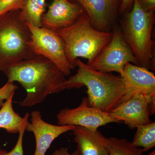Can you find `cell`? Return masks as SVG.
Masks as SVG:
<instances>
[{
    "label": "cell",
    "instance_id": "cell-8",
    "mask_svg": "<svg viewBox=\"0 0 155 155\" xmlns=\"http://www.w3.org/2000/svg\"><path fill=\"white\" fill-rule=\"evenodd\" d=\"M155 112V97L138 94L120 103L108 114L118 123L125 122L133 129L151 122L150 116Z\"/></svg>",
    "mask_w": 155,
    "mask_h": 155
},
{
    "label": "cell",
    "instance_id": "cell-13",
    "mask_svg": "<svg viewBox=\"0 0 155 155\" xmlns=\"http://www.w3.org/2000/svg\"><path fill=\"white\" fill-rule=\"evenodd\" d=\"M76 2L88 15L92 27L97 30L109 31L115 21L119 0H69Z\"/></svg>",
    "mask_w": 155,
    "mask_h": 155
},
{
    "label": "cell",
    "instance_id": "cell-1",
    "mask_svg": "<svg viewBox=\"0 0 155 155\" xmlns=\"http://www.w3.org/2000/svg\"><path fill=\"white\" fill-rule=\"evenodd\" d=\"M4 73L8 81H17L26 91V97L19 103L22 107L41 104L50 94L66 89V75L43 56L20 62L9 67Z\"/></svg>",
    "mask_w": 155,
    "mask_h": 155
},
{
    "label": "cell",
    "instance_id": "cell-26",
    "mask_svg": "<svg viewBox=\"0 0 155 155\" xmlns=\"http://www.w3.org/2000/svg\"><path fill=\"white\" fill-rule=\"evenodd\" d=\"M148 155H155V151L154 150L152 152L150 153Z\"/></svg>",
    "mask_w": 155,
    "mask_h": 155
},
{
    "label": "cell",
    "instance_id": "cell-6",
    "mask_svg": "<svg viewBox=\"0 0 155 155\" xmlns=\"http://www.w3.org/2000/svg\"><path fill=\"white\" fill-rule=\"evenodd\" d=\"M127 63L139 66L137 60L125 41L122 32L115 29L110 41L92 62L87 65L97 71L116 72L121 76L124 67Z\"/></svg>",
    "mask_w": 155,
    "mask_h": 155
},
{
    "label": "cell",
    "instance_id": "cell-9",
    "mask_svg": "<svg viewBox=\"0 0 155 155\" xmlns=\"http://www.w3.org/2000/svg\"><path fill=\"white\" fill-rule=\"evenodd\" d=\"M58 125L80 126L91 129L113 122L118 123L108 113L89 106L87 97L82 98L77 107L62 109L57 115Z\"/></svg>",
    "mask_w": 155,
    "mask_h": 155
},
{
    "label": "cell",
    "instance_id": "cell-7",
    "mask_svg": "<svg viewBox=\"0 0 155 155\" xmlns=\"http://www.w3.org/2000/svg\"><path fill=\"white\" fill-rule=\"evenodd\" d=\"M26 23L31 33V45L34 52L52 62L66 76L70 75L74 68L66 57L65 45L61 37L56 31Z\"/></svg>",
    "mask_w": 155,
    "mask_h": 155
},
{
    "label": "cell",
    "instance_id": "cell-18",
    "mask_svg": "<svg viewBox=\"0 0 155 155\" xmlns=\"http://www.w3.org/2000/svg\"><path fill=\"white\" fill-rule=\"evenodd\" d=\"M21 13L26 22L35 27H41L42 15L46 12L38 0H24Z\"/></svg>",
    "mask_w": 155,
    "mask_h": 155
},
{
    "label": "cell",
    "instance_id": "cell-16",
    "mask_svg": "<svg viewBox=\"0 0 155 155\" xmlns=\"http://www.w3.org/2000/svg\"><path fill=\"white\" fill-rule=\"evenodd\" d=\"M132 144L142 147L143 152L148 151L155 146V122H150L137 127Z\"/></svg>",
    "mask_w": 155,
    "mask_h": 155
},
{
    "label": "cell",
    "instance_id": "cell-25",
    "mask_svg": "<svg viewBox=\"0 0 155 155\" xmlns=\"http://www.w3.org/2000/svg\"><path fill=\"white\" fill-rule=\"evenodd\" d=\"M6 152V150H3L2 149V148L0 147V155H2L4 153H5Z\"/></svg>",
    "mask_w": 155,
    "mask_h": 155
},
{
    "label": "cell",
    "instance_id": "cell-10",
    "mask_svg": "<svg viewBox=\"0 0 155 155\" xmlns=\"http://www.w3.org/2000/svg\"><path fill=\"white\" fill-rule=\"evenodd\" d=\"M85 12L83 8L76 2L53 0L48 11L42 15L41 26L56 31L72 25Z\"/></svg>",
    "mask_w": 155,
    "mask_h": 155
},
{
    "label": "cell",
    "instance_id": "cell-11",
    "mask_svg": "<svg viewBox=\"0 0 155 155\" xmlns=\"http://www.w3.org/2000/svg\"><path fill=\"white\" fill-rule=\"evenodd\" d=\"M31 122L26 123L25 130L33 133L35 140V151L32 155H45L53 141L58 137L72 131L75 125H54L45 122L38 110L31 111Z\"/></svg>",
    "mask_w": 155,
    "mask_h": 155
},
{
    "label": "cell",
    "instance_id": "cell-22",
    "mask_svg": "<svg viewBox=\"0 0 155 155\" xmlns=\"http://www.w3.org/2000/svg\"><path fill=\"white\" fill-rule=\"evenodd\" d=\"M141 6L147 10H155V0H138Z\"/></svg>",
    "mask_w": 155,
    "mask_h": 155
},
{
    "label": "cell",
    "instance_id": "cell-19",
    "mask_svg": "<svg viewBox=\"0 0 155 155\" xmlns=\"http://www.w3.org/2000/svg\"><path fill=\"white\" fill-rule=\"evenodd\" d=\"M24 0H0V15L9 11L21 10Z\"/></svg>",
    "mask_w": 155,
    "mask_h": 155
},
{
    "label": "cell",
    "instance_id": "cell-4",
    "mask_svg": "<svg viewBox=\"0 0 155 155\" xmlns=\"http://www.w3.org/2000/svg\"><path fill=\"white\" fill-rule=\"evenodd\" d=\"M56 32L63 39L66 57L74 69L78 58L87 59V64L92 62L113 36V32L94 28L86 12L72 25Z\"/></svg>",
    "mask_w": 155,
    "mask_h": 155
},
{
    "label": "cell",
    "instance_id": "cell-2",
    "mask_svg": "<svg viewBox=\"0 0 155 155\" xmlns=\"http://www.w3.org/2000/svg\"><path fill=\"white\" fill-rule=\"evenodd\" d=\"M75 64L77 72L67 79L66 89L86 87L89 106L108 114L122 102L126 90L121 75L97 71L78 59Z\"/></svg>",
    "mask_w": 155,
    "mask_h": 155
},
{
    "label": "cell",
    "instance_id": "cell-20",
    "mask_svg": "<svg viewBox=\"0 0 155 155\" xmlns=\"http://www.w3.org/2000/svg\"><path fill=\"white\" fill-rule=\"evenodd\" d=\"M28 118L25 120L19 132V137L15 147L9 152L6 151L2 155H24L23 150V136L25 131L26 123L28 121Z\"/></svg>",
    "mask_w": 155,
    "mask_h": 155
},
{
    "label": "cell",
    "instance_id": "cell-21",
    "mask_svg": "<svg viewBox=\"0 0 155 155\" xmlns=\"http://www.w3.org/2000/svg\"><path fill=\"white\" fill-rule=\"evenodd\" d=\"M18 87L14 82L7 81V83L0 88V109L4 105L6 100L14 95Z\"/></svg>",
    "mask_w": 155,
    "mask_h": 155
},
{
    "label": "cell",
    "instance_id": "cell-12",
    "mask_svg": "<svg viewBox=\"0 0 155 155\" xmlns=\"http://www.w3.org/2000/svg\"><path fill=\"white\" fill-rule=\"evenodd\" d=\"M121 76L126 90L122 102L138 94L155 97V76L148 69L127 63Z\"/></svg>",
    "mask_w": 155,
    "mask_h": 155
},
{
    "label": "cell",
    "instance_id": "cell-17",
    "mask_svg": "<svg viewBox=\"0 0 155 155\" xmlns=\"http://www.w3.org/2000/svg\"><path fill=\"white\" fill-rule=\"evenodd\" d=\"M108 155H143L142 148L134 146L125 138H109Z\"/></svg>",
    "mask_w": 155,
    "mask_h": 155
},
{
    "label": "cell",
    "instance_id": "cell-3",
    "mask_svg": "<svg viewBox=\"0 0 155 155\" xmlns=\"http://www.w3.org/2000/svg\"><path fill=\"white\" fill-rule=\"evenodd\" d=\"M31 43V33L21 10L0 15L1 71L38 57Z\"/></svg>",
    "mask_w": 155,
    "mask_h": 155
},
{
    "label": "cell",
    "instance_id": "cell-5",
    "mask_svg": "<svg viewBox=\"0 0 155 155\" xmlns=\"http://www.w3.org/2000/svg\"><path fill=\"white\" fill-rule=\"evenodd\" d=\"M123 23V36L138 62L139 66L154 70L152 33L154 10H147L138 0Z\"/></svg>",
    "mask_w": 155,
    "mask_h": 155
},
{
    "label": "cell",
    "instance_id": "cell-23",
    "mask_svg": "<svg viewBox=\"0 0 155 155\" xmlns=\"http://www.w3.org/2000/svg\"><path fill=\"white\" fill-rule=\"evenodd\" d=\"M52 155H78L76 150L73 152V153H70L69 152L68 148L61 147V148L56 150Z\"/></svg>",
    "mask_w": 155,
    "mask_h": 155
},
{
    "label": "cell",
    "instance_id": "cell-14",
    "mask_svg": "<svg viewBox=\"0 0 155 155\" xmlns=\"http://www.w3.org/2000/svg\"><path fill=\"white\" fill-rule=\"evenodd\" d=\"M72 131L78 155H108L109 138L98 129L76 125Z\"/></svg>",
    "mask_w": 155,
    "mask_h": 155
},
{
    "label": "cell",
    "instance_id": "cell-15",
    "mask_svg": "<svg viewBox=\"0 0 155 155\" xmlns=\"http://www.w3.org/2000/svg\"><path fill=\"white\" fill-rule=\"evenodd\" d=\"M11 96L4 103L0 110V128L6 130L8 133H19L20 128L30 114L26 113L23 117L14 110L13 107V98Z\"/></svg>",
    "mask_w": 155,
    "mask_h": 155
},
{
    "label": "cell",
    "instance_id": "cell-24",
    "mask_svg": "<svg viewBox=\"0 0 155 155\" xmlns=\"http://www.w3.org/2000/svg\"><path fill=\"white\" fill-rule=\"evenodd\" d=\"M134 1V0H122L120 8H119V11L120 12L123 13L125 12L132 5Z\"/></svg>",
    "mask_w": 155,
    "mask_h": 155
}]
</instances>
